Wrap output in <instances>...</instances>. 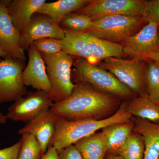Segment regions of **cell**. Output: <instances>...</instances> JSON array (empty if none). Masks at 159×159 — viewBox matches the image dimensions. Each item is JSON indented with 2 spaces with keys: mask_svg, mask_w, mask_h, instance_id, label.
Masks as SVG:
<instances>
[{
  "mask_svg": "<svg viewBox=\"0 0 159 159\" xmlns=\"http://www.w3.org/2000/svg\"><path fill=\"white\" fill-rule=\"evenodd\" d=\"M146 2L144 0H92L88 6L75 12L93 20L117 15L143 17Z\"/></svg>",
  "mask_w": 159,
  "mask_h": 159,
  "instance_id": "cell-8",
  "label": "cell"
},
{
  "mask_svg": "<svg viewBox=\"0 0 159 159\" xmlns=\"http://www.w3.org/2000/svg\"><path fill=\"white\" fill-rule=\"evenodd\" d=\"M75 69L72 75L73 82L89 84L97 90L129 101L137 97L130 89L110 72L96 65L89 63L80 58L74 64Z\"/></svg>",
  "mask_w": 159,
  "mask_h": 159,
  "instance_id": "cell-3",
  "label": "cell"
},
{
  "mask_svg": "<svg viewBox=\"0 0 159 159\" xmlns=\"http://www.w3.org/2000/svg\"><path fill=\"white\" fill-rule=\"evenodd\" d=\"M148 59L154 62L159 63V49L150 55L148 57Z\"/></svg>",
  "mask_w": 159,
  "mask_h": 159,
  "instance_id": "cell-32",
  "label": "cell"
},
{
  "mask_svg": "<svg viewBox=\"0 0 159 159\" xmlns=\"http://www.w3.org/2000/svg\"><path fill=\"white\" fill-rule=\"evenodd\" d=\"M7 119L6 115H4L0 112V124H5L7 122Z\"/></svg>",
  "mask_w": 159,
  "mask_h": 159,
  "instance_id": "cell-35",
  "label": "cell"
},
{
  "mask_svg": "<svg viewBox=\"0 0 159 159\" xmlns=\"http://www.w3.org/2000/svg\"><path fill=\"white\" fill-rule=\"evenodd\" d=\"M74 145L83 159H104L107 151L106 139L102 131L83 138Z\"/></svg>",
  "mask_w": 159,
  "mask_h": 159,
  "instance_id": "cell-21",
  "label": "cell"
},
{
  "mask_svg": "<svg viewBox=\"0 0 159 159\" xmlns=\"http://www.w3.org/2000/svg\"><path fill=\"white\" fill-rule=\"evenodd\" d=\"M145 23L143 17L125 15H110L93 20L86 31L91 35L111 42L119 43L139 32Z\"/></svg>",
  "mask_w": 159,
  "mask_h": 159,
  "instance_id": "cell-5",
  "label": "cell"
},
{
  "mask_svg": "<svg viewBox=\"0 0 159 159\" xmlns=\"http://www.w3.org/2000/svg\"><path fill=\"white\" fill-rule=\"evenodd\" d=\"M104 159H125L120 155H106Z\"/></svg>",
  "mask_w": 159,
  "mask_h": 159,
  "instance_id": "cell-33",
  "label": "cell"
},
{
  "mask_svg": "<svg viewBox=\"0 0 159 159\" xmlns=\"http://www.w3.org/2000/svg\"><path fill=\"white\" fill-rule=\"evenodd\" d=\"M158 35L159 37V25L158 26Z\"/></svg>",
  "mask_w": 159,
  "mask_h": 159,
  "instance_id": "cell-36",
  "label": "cell"
},
{
  "mask_svg": "<svg viewBox=\"0 0 159 159\" xmlns=\"http://www.w3.org/2000/svg\"><path fill=\"white\" fill-rule=\"evenodd\" d=\"M29 57L28 65L22 73L24 85L50 93L51 84L46 71L45 63L40 52L33 44L29 47Z\"/></svg>",
  "mask_w": 159,
  "mask_h": 159,
  "instance_id": "cell-13",
  "label": "cell"
},
{
  "mask_svg": "<svg viewBox=\"0 0 159 159\" xmlns=\"http://www.w3.org/2000/svg\"><path fill=\"white\" fill-rule=\"evenodd\" d=\"M159 25L149 21L136 34L122 42L124 56L143 61L159 49Z\"/></svg>",
  "mask_w": 159,
  "mask_h": 159,
  "instance_id": "cell-10",
  "label": "cell"
},
{
  "mask_svg": "<svg viewBox=\"0 0 159 159\" xmlns=\"http://www.w3.org/2000/svg\"><path fill=\"white\" fill-rule=\"evenodd\" d=\"M143 61L111 57L103 60L99 66L110 72L136 96L145 93V70Z\"/></svg>",
  "mask_w": 159,
  "mask_h": 159,
  "instance_id": "cell-6",
  "label": "cell"
},
{
  "mask_svg": "<svg viewBox=\"0 0 159 159\" xmlns=\"http://www.w3.org/2000/svg\"><path fill=\"white\" fill-rule=\"evenodd\" d=\"M145 150L143 137L133 131L119 155L125 159H144Z\"/></svg>",
  "mask_w": 159,
  "mask_h": 159,
  "instance_id": "cell-23",
  "label": "cell"
},
{
  "mask_svg": "<svg viewBox=\"0 0 159 159\" xmlns=\"http://www.w3.org/2000/svg\"><path fill=\"white\" fill-rule=\"evenodd\" d=\"M54 103L49 93L42 90L30 91L25 97L16 100L9 107L6 117L12 121L27 123L50 109Z\"/></svg>",
  "mask_w": 159,
  "mask_h": 159,
  "instance_id": "cell-9",
  "label": "cell"
},
{
  "mask_svg": "<svg viewBox=\"0 0 159 159\" xmlns=\"http://www.w3.org/2000/svg\"><path fill=\"white\" fill-rule=\"evenodd\" d=\"M133 131L140 134L144 139V159H157L159 154V124L138 118Z\"/></svg>",
  "mask_w": 159,
  "mask_h": 159,
  "instance_id": "cell-17",
  "label": "cell"
},
{
  "mask_svg": "<svg viewBox=\"0 0 159 159\" xmlns=\"http://www.w3.org/2000/svg\"><path fill=\"white\" fill-rule=\"evenodd\" d=\"M9 56V55L7 54L6 51H4V50L1 47H0V62L2 61L3 59H5V58Z\"/></svg>",
  "mask_w": 159,
  "mask_h": 159,
  "instance_id": "cell-34",
  "label": "cell"
},
{
  "mask_svg": "<svg viewBox=\"0 0 159 159\" xmlns=\"http://www.w3.org/2000/svg\"><path fill=\"white\" fill-rule=\"evenodd\" d=\"M8 0H0V47L9 56L25 61V51L20 44V34L9 16Z\"/></svg>",
  "mask_w": 159,
  "mask_h": 159,
  "instance_id": "cell-12",
  "label": "cell"
},
{
  "mask_svg": "<svg viewBox=\"0 0 159 159\" xmlns=\"http://www.w3.org/2000/svg\"><path fill=\"white\" fill-rule=\"evenodd\" d=\"M40 159H59L58 151L53 146L50 145L47 152Z\"/></svg>",
  "mask_w": 159,
  "mask_h": 159,
  "instance_id": "cell-31",
  "label": "cell"
},
{
  "mask_svg": "<svg viewBox=\"0 0 159 159\" xmlns=\"http://www.w3.org/2000/svg\"><path fill=\"white\" fill-rule=\"evenodd\" d=\"M40 53L51 84L49 94L54 103L61 102L70 96L75 87L71 72L74 56L62 51L55 54Z\"/></svg>",
  "mask_w": 159,
  "mask_h": 159,
  "instance_id": "cell-4",
  "label": "cell"
},
{
  "mask_svg": "<svg viewBox=\"0 0 159 159\" xmlns=\"http://www.w3.org/2000/svg\"><path fill=\"white\" fill-rule=\"evenodd\" d=\"M25 61L9 56L0 62V105L15 101L28 93L22 80Z\"/></svg>",
  "mask_w": 159,
  "mask_h": 159,
  "instance_id": "cell-7",
  "label": "cell"
},
{
  "mask_svg": "<svg viewBox=\"0 0 159 159\" xmlns=\"http://www.w3.org/2000/svg\"><path fill=\"white\" fill-rule=\"evenodd\" d=\"M92 2V0H59L52 2H46L36 13L48 16L60 25L67 15L84 8Z\"/></svg>",
  "mask_w": 159,
  "mask_h": 159,
  "instance_id": "cell-19",
  "label": "cell"
},
{
  "mask_svg": "<svg viewBox=\"0 0 159 159\" xmlns=\"http://www.w3.org/2000/svg\"><path fill=\"white\" fill-rule=\"evenodd\" d=\"M93 20L90 17L75 12L67 15L60 25L62 28L77 32H85L90 29Z\"/></svg>",
  "mask_w": 159,
  "mask_h": 159,
  "instance_id": "cell-26",
  "label": "cell"
},
{
  "mask_svg": "<svg viewBox=\"0 0 159 159\" xmlns=\"http://www.w3.org/2000/svg\"><path fill=\"white\" fill-rule=\"evenodd\" d=\"M75 83L70 96L54 103L50 108L67 121L107 119L116 113L123 101L114 95L97 90L86 83Z\"/></svg>",
  "mask_w": 159,
  "mask_h": 159,
  "instance_id": "cell-1",
  "label": "cell"
},
{
  "mask_svg": "<svg viewBox=\"0 0 159 159\" xmlns=\"http://www.w3.org/2000/svg\"><path fill=\"white\" fill-rule=\"evenodd\" d=\"M132 116L127 110V101H123L119 109L111 116L100 120H79L67 121L58 117L55 132L50 145L57 151L72 145L97 131L116 123L131 121Z\"/></svg>",
  "mask_w": 159,
  "mask_h": 159,
  "instance_id": "cell-2",
  "label": "cell"
},
{
  "mask_svg": "<svg viewBox=\"0 0 159 159\" xmlns=\"http://www.w3.org/2000/svg\"><path fill=\"white\" fill-rule=\"evenodd\" d=\"M22 143L18 159H40L43 155L42 150L36 138L31 134L21 135Z\"/></svg>",
  "mask_w": 159,
  "mask_h": 159,
  "instance_id": "cell-25",
  "label": "cell"
},
{
  "mask_svg": "<svg viewBox=\"0 0 159 159\" xmlns=\"http://www.w3.org/2000/svg\"><path fill=\"white\" fill-rule=\"evenodd\" d=\"M64 36L62 27L50 16L35 13L25 31L20 34V44L25 51L29 50V47L37 40L47 38L61 40Z\"/></svg>",
  "mask_w": 159,
  "mask_h": 159,
  "instance_id": "cell-11",
  "label": "cell"
},
{
  "mask_svg": "<svg viewBox=\"0 0 159 159\" xmlns=\"http://www.w3.org/2000/svg\"><path fill=\"white\" fill-rule=\"evenodd\" d=\"M134 124V122L131 120L124 123L111 124L102 129L107 144L106 154H119L132 133Z\"/></svg>",
  "mask_w": 159,
  "mask_h": 159,
  "instance_id": "cell-16",
  "label": "cell"
},
{
  "mask_svg": "<svg viewBox=\"0 0 159 159\" xmlns=\"http://www.w3.org/2000/svg\"><path fill=\"white\" fill-rule=\"evenodd\" d=\"M157 159H159V154L158 157Z\"/></svg>",
  "mask_w": 159,
  "mask_h": 159,
  "instance_id": "cell-37",
  "label": "cell"
},
{
  "mask_svg": "<svg viewBox=\"0 0 159 159\" xmlns=\"http://www.w3.org/2000/svg\"><path fill=\"white\" fill-rule=\"evenodd\" d=\"M146 93L153 102L159 104V63L152 61L145 70Z\"/></svg>",
  "mask_w": 159,
  "mask_h": 159,
  "instance_id": "cell-24",
  "label": "cell"
},
{
  "mask_svg": "<svg viewBox=\"0 0 159 159\" xmlns=\"http://www.w3.org/2000/svg\"><path fill=\"white\" fill-rule=\"evenodd\" d=\"M62 28L64 31L65 36L61 40L62 51L71 56L84 58L91 64L97 65L90 51L83 32H75Z\"/></svg>",
  "mask_w": 159,
  "mask_h": 159,
  "instance_id": "cell-18",
  "label": "cell"
},
{
  "mask_svg": "<svg viewBox=\"0 0 159 159\" xmlns=\"http://www.w3.org/2000/svg\"><path fill=\"white\" fill-rule=\"evenodd\" d=\"M127 110L132 116L159 124V104L150 99L147 93L127 102Z\"/></svg>",
  "mask_w": 159,
  "mask_h": 159,
  "instance_id": "cell-22",
  "label": "cell"
},
{
  "mask_svg": "<svg viewBox=\"0 0 159 159\" xmlns=\"http://www.w3.org/2000/svg\"><path fill=\"white\" fill-rule=\"evenodd\" d=\"M32 44L40 53L55 54L62 51L61 40L47 38L35 41Z\"/></svg>",
  "mask_w": 159,
  "mask_h": 159,
  "instance_id": "cell-27",
  "label": "cell"
},
{
  "mask_svg": "<svg viewBox=\"0 0 159 159\" xmlns=\"http://www.w3.org/2000/svg\"><path fill=\"white\" fill-rule=\"evenodd\" d=\"M45 0H8L7 7L14 27L21 34Z\"/></svg>",
  "mask_w": 159,
  "mask_h": 159,
  "instance_id": "cell-15",
  "label": "cell"
},
{
  "mask_svg": "<svg viewBox=\"0 0 159 159\" xmlns=\"http://www.w3.org/2000/svg\"><path fill=\"white\" fill-rule=\"evenodd\" d=\"M58 152L59 159H83L74 145H70Z\"/></svg>",
  "mask_w": 159,
  "mask_h": 159,
  "instance_id": "cell-30",
  "label": "cell"
},
{
  "mask_svg": "<svg viewBox=\"0 0 159 159\" xmlns=\"http://www.w3.org/2000/svg\"><path fill=\"white\" fill-rule=\"evenodd\" d=\"M58 116L52 111H45L27 122L25 125L18 131L19 134H31L34 135L39 143L44 154L51 144L55 130Z\"/></svg>",
  "mask_w": 159,
  "mask_h": 159,
  "instance_id": "cell-14",
  "label": "cell"
},
{
  "mask_svg": "<svg viewBox=\"0 0 159 159\" xmlns=\"http://www.w3.org/2000/svg\"><path fill=\"white\" fill-rule=\"evenodd\" d=\"M22 143V140L20 139L12 146L0 149V159H18Z\"/></svg>",
  "mask_w": 159,
  "mask_h": 159,
  "instance_id": "cell-29",
  "label": "cell"
},
{
  "mask_svg": "<svg viewBox=\"0 0 159 159\" xmlns=\"http://www.w3.org/2000/svg\"><path fill=\"white\" fill-rule=\"evenodd\" d=\"M147 22H152L159 25V0L147 1L144 16Z\"/></svg>",
  "mask_w": 159,
  "mask_h": 159,
  "instance_id": "cell-28",
  "label": "cell"
},
{
  "mask_svg": "<svg viewBox=\"0 0 159 159\" xmlns=\"http://www.w3.org/2000/svg\"><path fill=\"white\" fill-rule=\"evenodd\" d=\"M83 33L91 54L97 65L108 57H124L122 44L112 43L101 39L86 32Z\"/></svg>",
  "mask_w": 159,
  "mask_h": 159,
  "instance_id": "cell-20",
  "label": "cell"
}]
</instances>
